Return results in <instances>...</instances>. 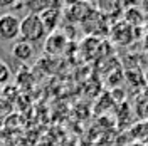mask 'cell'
Here are the masks:
<instances>
[{
	"mask_svg": "<svg viewBox=\"0 0 148 146\" xmlns=\"http://www.w3.org/2000/svg\"><path fill=\"white\" fill-rule=\"evenodd\" d=\"M46 27L39 15H25L20 20V39L25 40L29 44L40 42L46 37Z\"/></svg>",
	"mask_w": 148,
	"mask_h": 146,
	"instance_id": "1",
	"label": "cell"
},
{
	"mask_svg": "<svg viewBox=\"0 0 148 146\" xmlns=\"http://www.w3.org/2000/svg\"><path fill=\"white\" fill-rule=\"evenodd\" d=\"M20 37V18L14 14L0 15V39L2 40H18Z\"/></svg>",
	"mask_w": 148,
	"mask_h": 146,
	"instance_id": "2",
	"label": "cell"
},
{
	"mask_svg": "<svg viewBox=\"0 0 148 146\" xmlns=\"http://www.w3.org/2000/svg\"><path fill=\"white\" fill-rule=\"evenodd\" d=\"M10 52H12V57H15L17 61H20V62H27V61L32 59V55H34V47H32V44H29V42H25V40L18 39V40L14 42Z\"/></svg>",
	"mask_w": 148,
	"mask_h": 146,
	"instance_id": "3",
	"label": "cell"
},
{
	"mask_svg": "<svg viewBox=\"0 0 148 146\" xmlns=\"http://www.w3.org/2000/svg\"><path fill=\"white\" fill-rule=\"evenodd\" d=\"M39 17L42 20L44 27H46V32H52V30L57 27L59 20H61V10L54 9V5H51V7H49L46 12H42Z\"/></svg>",
	"mask_w": 148,
	"mask_h": 146,
	"instance_id": "4",
	"label": "cell"
},
{
	"mask_svg": "<svg viewBox=\"0 0 148 146\" xmlns=\"http://www.w3.org/2000/svg\"><path fill=\"white\" fill-rule=\"evenodd\" d=\"M66 46V37L62 34H57V32H52L49 39H47L46 42V50L47 52H51V54H59Z\"/></svg>",
	"mask_w": 148,
	"mask_h": 146,
	"instance_id": "5",
	"label": "cell"
},
{
	"mask_svg": "<svg viewBox=\"0 0 148 146\" xmlns=\"http://www.w3.org/2000/svg\"><path fill=\"white\" fill-rule=\"evenodd\" d=\"M12 108H14V106H12V102H10L7 98H3V96H2V98H0V118L3 119V121L12 114Z\"/></svg>",
	"mask_w": 148,
	"mask_h": 146,
	"instance_id": "6",
	"label": "cell"
},
{
	"mask_svg": "<svg viewBox=\"0 0 148 146\" xmlns=\"http://www.w3.org/2000/svg\"><path fill=\"white\" fill-rule=\"evenodd\" d=\"M10 77H12V72H10V67L3 61H0V86H5L9 84Z\"/></svg>",
	"mask_w": 148,
	"mask_h": 146,
	"instance_id": "7",
	"label": "cell"
},
{
	"mask_svg": "<svg viewBox=\"0 0 148 146\" xmlns=\"http://www.w3.org/2000/svg\"><path fill=\"white\" fill-rule=\"evenodd\" d=\"M3 124H5V121L0 118V131H2V128H3Z\"/></svg>",
	"mask_w": 148,
	"mask_h": 146,
	"instance_id": "8",
	"label": "cell"
},
{
	"mask_svg": "<svg viewBox=\"0 0 148 146\" xmlns=\"http://www.w3.org/2000/svg\"><path fill=\"white\" fill-rule=\"evenodd\" d=\"M2 96H3V87L0 86V98H2Z\"/></svg>",
	"mask_w": 148,
	"mask_h": 146,
	"instance_id": "9",
	"label": "cell"
}]
</instances>
